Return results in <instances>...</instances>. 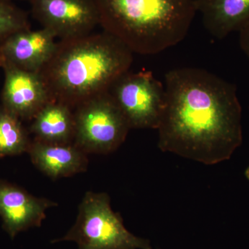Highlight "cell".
<instances>
[{"label": "cell", "instance_id": "6da1fadb", "mask_svg": "<svg viewBox=\"0 0 249 249\" xmlns=\"http://www.w3.org/2000/svg\"><path fill=\"white\" fill-rule=\"evenodd\" d=\"M164 86L159 148L207 165L230 160L243 141L235 85L203 69L182 67L165 74Z\"/></svg>", "mask_w": 249, "mask_h": 249}, {"label": "cell", "instance_id": "7a4b0ae2", "mask_svg": "<svg viewBox=\"0 0 249 249\" xmlns=\"http://www.w3.org/2000/svg\"><path fill=\"white\" fill-rule=\"evenodd\" d=\"M133 52L106 31L57 42L39 72L52 101L74 109L129 71Z\"/></svg>", "mask_w": 249, "mask_h": 249}, {"label": "cell", "instance_id": "3957f363", "mask_svg": "<svg viewBox=\"0 0 249 249\" xmlns=\"http://www.w3.org/2000/svg\"><path fill=\"white\" fill-rule=\"evenodd\" d=\"M103 31L133 53L155 55L186 37L195 0H94Z\"/></svg>", "mask_w": 249, "mask_h": 249}, {"label": "cell", "instance_id": "277c9868", "mask_svg": "<svg viewBox=\"0 0 249 249\" xmlns=\"http://www.w3.org/2000/svg\"><path fill=\"white\" fill-rule=\"evenodd\" d=\"M73 242L78 249H153L150 240L129 232L111 209L106 193L87 192L78 206L76 222L55 244Z\"/></svg>", "mask_w": 249, "mask_h": 249}, {"label": "cell", "instance_id": "5b68a950", "mask_svg": "<svg viewBox=\"0 0 249 249\" xmlns=\"http://www.w3.org/2000/svg\"><path fill=\"white\" fill-rule=\"evenodd\" d=\"M73 144L86 154L107 155L124 143L130 126L108 91L74 109Z\"/></svg>", "mask_w": 249, "mask_h": 249}, {"label": "cell", "instance_id": "8992f818", "mask_svg": "<svg viewBox=\"0 0 249 249\" xmlns=\"http://www.w3.org/2000/svg\"><path fill=\"white\" fill-rule=\"evenodd\" d=\"M109 91L131 129L158 128L164 110L165 89L151 71H127Z\"/></svg>", "mask_w": 249, "mask_h": 249}, {"label": "cell", "instance_id": "52a82bcc", "mask_svg": "<svg viewBox=\"0 0 249 249\" xmlns=\"http://www.w3.org/2000/svg\"><path fill=\"white\" fill-rule=\"evenodd\" d=\"M31 13L60 40L89 35L99 25L94 0H30Z\"/></svg>", "mask_w": 249, "mask_h": 249}, {"label": "cell", "instance_id": "ba28073f", "mask_svg": "<svg viewBox=\"0 0 249 249\" xmlns=\"http://www.w3.org/2000/svg\"><path fill=\"white\" fill-rule=\"evenodd\" d=\"M1 106L21 120H32L51 101L40 73L5 65Z\"/></svg>", "mask_w": 249, "mask_h": 249}, {"label": "cell", "instance_id": "9c48e42d", "mask_svg": "<svg viewBox=\"0 0 249 249\" xmlns=\"http://www.w3.org/2000/svg\"><path fill=\"white\" fill-rule=\"evenodd\" d=\"M51 31H19L0 42V67L9 65L39 73L53 55L57 42Z\"/></svg>", "mask_w": 249, "mask_h": 249}, {"label": "cell", "instance_id": "30bf717a", "mask_svg": "<svg viewBox=\"0 0 249 249\" xmlns=\"http://www.w3.org/2000/svg\"><path fill=\"white\" fill-rule=\"evenodd\" d=\"M56 206L54 201L32 196L22 188L0 182V216L3 227L12 238L31 228L40 227L47 210Z\"/></svg>", "mask_w": 249, "mask_h": 249}, {"label": "cell", "instance_id": "8fae6325", "mask_svg": "<svg viewBox=\"0 0 249 249\" xmlns=\"http://www.w3.org/2000/svg\"><path fill=\"white\" fill-rule=\"evenodd\" d=\"M28 153L36 168L52 179L68 178L88 169V154L73 143H48L34 139Z\"/></svg>", "mask_w": 249, "mask_h": 249}, {"label": "cell", "instance_id": "7c38bea8", "mask_svg": "<svg viewBox=\"0 0 249 249\" xmlns=\"http://www.w3.org/2000/svg\"><path fill=\"white\" fill-rule=\"evenodd\" d=\"M196 13L211 35L224 39L249 21V0H195Z\"/></svg>", "mask_w": 249, "mask_h": 249}, {"label": "cell", "instance_id": "4fadbf2b", "mask_svg": "<svg viewBox=\"0 0 249 249\" xmlns=\"http://www.w3.org/2000/svg\"><path fill=\"white\" fill-rule=\"evenodd\" d=\"M31 121L29 130L36 140L53 144L73 143L74 112L70 106L51 100Z\"/></svg>", "mask_w": 249, "mask_h": 249}, {"label": "cell", "instance_id": "5bb4252c", "mask_svg": "<svg viewBox=\"0 0 249 249\" xmlns=\"http://www.w3.org/2000/svg\"><path fill=\"white\" fill-rule=\"evenodd\" d=\"M31 142L21 119L0 106V157L28 152Z\"/></svg>", "mask_w": 249, "mask_h": 249}, {"label": "cell", "instance_id": "9a60e30c", "mask_svg": "<svg viewBox=\"0 0 249 249\" xmlns=\"http://www.w3.org/2000/svg\"><path fill=\"white\" fill-rule=\"evenodd\" d=\"M29 29L27 13L11 1L0 0V42L16 33Z\"/></svg>", "mask_w": 249, "mask_h": 249}, {"label": "cell", "instance_id": "2e32d148", "mask_svg": "<svg viewBox=\"0 0 249 249\" xmlns=\"http://www.w3.org/2000/svg\"><path fill=\"white\" fill-rule=\"evenodd\" d=\"M240 45L249 59V21L244 26L240 31Z\"/></svg>", "mask_w": 249, "mask_h": 249}, {"label": "cell", "instance_id": "e0dca14e", "mask_svg": "<svg viewBox=\"0 0 249 249\" xmlns=\"http://www.w3.org/2000/svg\"><path fill=\"white\" fill-rule=\"evenodd\" d=\"M245 175L246 177V178H247V179L249 180V166L248 168H247L245 170Z\"/></svg>", "mask_w": 249, "mask_h": 249}, {"label": "cell", "instance_id": "ac0fdd59", "mask_svg": "<svg viewBox=\"0 0 249 249\" xmlns=\"http://www.w3.org/2000/svg\"><path fill=\"white\" fill-rule=\"evenodd\" d=\"M3 1H12V0H3ZM24 1H30V0H24Z\"/></svg>", "mask_w": 249, "mask_h": 249}]
</instances>
